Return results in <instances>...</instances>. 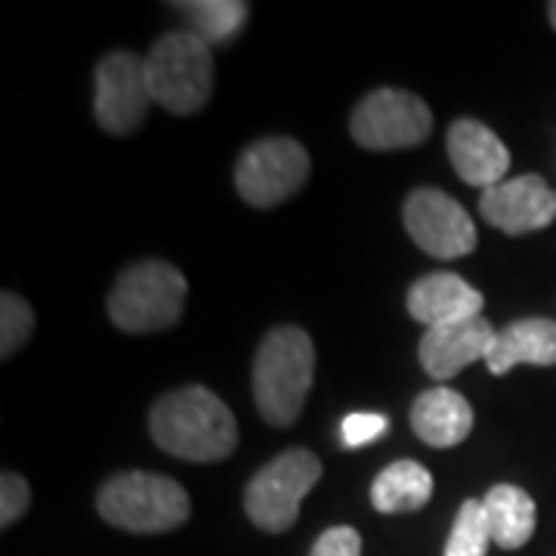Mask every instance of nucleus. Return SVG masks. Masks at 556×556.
<instances>
[{"instance_id":"nucleus-9","label":"nucleus","mask_w":556,"mask_h":556,"mask_svg":"<svg viewBox=\"0 0 556 556\" xmlns=\"http://www.w3.org/2000/svg\"><path fill=\"white\" fill-rule=\"evenodd\" d=\"M97 90H93V115L100 127L112 137H127L149 115L152 90L146 78V60L127 50L102 56L97 65Z\"/></svg>"},{"instance_id":"nucleus-14","label":"nucleus","mask_w":556,"mask_h":556,"mask_svg":"<svg viewBox=\"0 0 556 556\" xmlns=\"http://www.w3.org/2000/svg\"><path fill=\"white\" fill-rule=\"evenodd\" d=\"M482 303L485 300L477 288L455 273H430L417 278L405 298L408 316L427 328H442V325L482 316Z\"/></svg>"},{"instance_id":"nucleus-6","label":"nucleus","mask_w":556,"mask_h":556,"mask_svg":"<svg viewBox=\"0 0 556 556\" xmlns=\"http://www.w3.org/2000/svg\"><path fill=\"white\" fill-rule=\"evenodd\" d=\"M318 479L321 460L306 448H288L248 482L244 510L263 532H288L300 517V501L316 489Z\"/></svg>"},{"instance_id":"nucleus-18","label":"nucleus","mask_w":556,"mask_h":556,"mask_svg":"<svg viewBox=\"0 0 556 556\" xmlns=\"http://www.w3.org/2000/svg\"><path fill=\"white\" fill-rule=\"evenodd\" d=\"M433 497V473L417 460H393L371 482V504L380 514H415Z\"/></svg>"},{"instance_id":"nucleus-19","label":"nucleus","mask_w":556,"mask_h":556,"mask_svg":"<svg viewBox=\"0 0 556 556\" xmlns=\"http://www.w3.org/2000/svg\"><path fill=\"white\" fill-rule=\"evenodd\" d=\"M177 7L186 13V20L192 22V31L211 47L229 43L236 38L251 13L244 0H189Z\"/></svg>"},{"instance_id":"nucleus-1","label":"nucleus","mask_w":556,"mask_h":556,"mask_svg":"<svg viewBox=\"0 0 556 556\" xmlns=\"http://www.w3.org/2000/svg\"><path fill=\"white\" fill-rule=\"evenodd\" d=\"M149 433L161 452L192 464L226 460L239 445L232 408L199 383L161 396L149 415Z\"/></svg>"},{"instance_id":"nucleus-25","label":"nucleus","mask_w":556,"mask_h":556,"mask_svg":"<svg viewBox=\"0 0 556 556\" xmlns=\"http://www.w3.org/2000/svg\"><path fill=\"white\" fill-rule=\"evenodd\" d=\"M547 20H551V25H554V28H556V0H554V3H551V7H547Z\"/></svg>"},{"instance_id":"nucleus-11","label":"nucleus","mask_w":556,"mask_h":556,"mask_svg":"<svg viewBox=\"0 0 556 556\" xmlns=\"http://www.w3.org/2000/svg\"><path fill=\"white\" fill-rule=\"evenodd\" d=\"M479 211L489 226L507 236H529L556 219V189L538 174L504 179L479 195Z\"/></svg>"},{"instance_id":"nucleus-8","label":"nucleus","mask_w":556,"mask_h":556,"mask_svg":"<svg viewBox=\"0 0 556 556\" xmlns=\"http://www.w3.org/2000/svg\"><path fill=\"white\" fill-rule=\"evenodd\" d=\"M433 130L430 105L396 87H380L358 102L350 134L362 149L371 152H393V149H415Z\"/></svg>"},{"instance_id":"nucleus-20","label":"nucleus","mask_w":556,"mask_h":556,"mask_svg":"<svg viewBox=\"0 0 556 556\" xmlns=\"http://www.w3.org/2000/svg\"><path fill=\"white\" fill-rule=\"evenodd\" d=\"M489 519H485V507L482 501L470 497L460 504L457 510L455 526H452V535L445 544V556H485L489 554Z\"/></svg>"},{"instance_id":"nucleus-3","label":"nucleus","mask_w":556,"mask_h":556,"mask_svg":"<svg viewBox=\"0 0 556 556\" xmlns=\"http://www.w3.org/2000/svg\"><path fill=\"white\" fill-rule=\"evenodd\" d=\"M189 281L167 260H139L127 266L109 294V318L127 334L174 328L186 309Z\"/></svg>"},{"instance_id":"nucleus-13","label":"nucleus","mask_w":556,"mask_h":556,"mask_svg":"<svg viewBox=\"0 0 556 556\" xmlns=\"http://www.w3.org/2000/svg\"><path fill=\"white\" fill-rule=\"evenodd\" d=\"M448 159L455 174L467 186H482L492 189L497 182L507 179L510 170V152L507 146L501 142L492 127H485L482 121L473 118H457L448 127Z\"/></svg>"},{"instance_id":"nucleus-16","label":"nucleus","mask_w":556,"mask_h":556,"mask_svg":"<svg viewBox=\"0 0 556 556\" xmlns=\"http://www.w3.org/2000/svg\"><path fill=\"white\" fill-rule=\"evenodd\" d=\"M492 375H507L517 365H556V321L554 318H517L501 328L485 358Z\"/></svg>"},{"instance_id":"nucleus-4","label":"nucleus","mask_w":556,"mask_h":556,"mask_svg":"<svg viewBox=\"0 0 556 556\" xmlns=\"http://www.w3.org/2000/svg\"><path fill=\"white\" fill-rule=\"evenodd\" d=\"M97 510L115 529L137 535H161L179 529L192 514V504H189V492L177 479L130 470V473H115L102 485L97 495Z\"/></svg>"},{"instance_id":"nucleus-17","label":"nucleus","mask_w":556,"mask_h":556,"mask_svg":"<svg viewBox=\"0 0 556 556\" xmlns=\"http://www.w3.org/2000/svg\"><path fill=\"white\" fill-rule=\"evenodd\" d=\"M482 507H485L489 532L497 547L519 551L529 544V538L535 535L538 507L526 489L510 485V482H497L489 489V495L482 497Z\"/></svg>"},{"instance_id":"nucleus-22","label":"nucleus","mask_w":556,"mask_h":556,"mask_svg":"<svg viewBox=\"0 0 556 556\" xmlns=\"http://www.w3.org/2000/svg\"><path fill=\"white\" fill-rule=\"evenodd\" d=\"M28 504H31V489H28L25 477L7 470L0 477V526L10 529L28 510Z\"/></svg>"},{"instance_id":"nucleus-2","label":"nucleus","mask_w":556,"mask_h":556,"mask_svg":"<svg viewBox=\"0 0 556 556\" xmlns=\"http://www.w3.org/2000/svg\"><path fill=\"white\" fill-rule=\"evenodd\" d=\"M316 378V346L298 325L273 328L254 356V402L273 427H291Z\"/></svg>"},{"instance_id":"nucleus-10","label":"nucleus","mask_w":556,"mask_h":556,"mask_svg":"<svg viewBox=\"0 0 556 556\" xmlns=\"http://www.w3.org/2000/svg\"><path fill=\"white\" fill-rule=\"evenodd\" d=\"M402 223L420 251L437 260L467 257L477 248V226L470 214L460 207V201L445 195L442 189H415L405 207Z\"/></svg>"},{"instance_id":"nucleus-24","label":"nucleus","mask_w":556,"mask_h":556,"mask_svg":"<svg viewBox=\"0 0 556 556\" xmlns=\"http://www.w3.org/2000/svg\"><path fill=\"white\" fill-rule=\"evenodd\" d=\"M309 556H362V535L350 526H334L316 538Z\"/></svg>"},{"instance_id":"nucleus-21","label":"nucleus","mask_w":556,"mask_h":556,"mask_svg":"<svg viewBox=\"0 0 556 556\" xmlns=\"http://www.w3.org/2000/svg\"><path fill=\"white\" fill-rule=\"evenodd\" d=\"M35 331V309L13 291L0 294V356L10 358Z\"/></svg>"},{"instance_id":"nucleus-7","label":"nucleus","mask_w":556,"mask_h":556,"mask_svg":"<svg viewBox=\"0 0 556 556\" xmlns=\"http://www.w3.org/2000/svg\"><path fill=\"white\" fill-rule=\"evenodd\" d=\"M309 152L291 137L257 139L241 152L236 164V189L251 207L269 211L291 195H298L309 179Z\"/></svg>"},{"instance_id":"nucleus-5","label":"nucleus","mask_w":556,"mask_h":556,"mask_svg":"<svg viewBox=\"0 0 556 556\" xmlns=\"http://www.w3.org/2000/svg\"><path fill=\"white\" fill-rule=\"evenodd\" d=\"M152 100L170 115H199L214 93L211 43L195 31H167L146 56Z\"/></svg>"},{"instance_id":"nucleus-23","label":"nucleus","mask_w":556,"mask_h":556,"mask_svg":"<svg viewBox=\"0 0 556 556\" xmlns=\"http://www.w3.org/2000/svg\"><path fill=\"white\" fill-rule=\"evenodd\" d=\"M390 420L383 415H375V412H353V415L343 417L340 424V437H343V445L350 448H358V445H368L378 437L387 433Z\"/></svg>"},{"instance_id":"nucleus-15","label":"nucleus","mask_w":556,"mask_h":556,"mask_svg":"<svg viewBox=\"0 0 556 556\" xmlns=\"http://www.w3.org/2000/svg\"><path fill=\"white\" fill-rule=\"evenodd\" d=\"M412 427L433 448H455L473 430V408L452 387H433L412 405Z\"/></svg>"},{"instance_id":"nucleus-12","label":"nucleus","mask_w":556,"mask_h":556,"mask_svg":"<svg viewBox=\"0 0 556 556\" xmlns=\"http://www.w3.org/2000/svg\"><path fill=\"white\" fill-rule=\"evenodd\" d=\"M495 334L497 331L485 316L442 325V328H427V334L420 338V346H417V356L430 378L452 380L467 365L489 358Z\"/></svg>"}]
</instances>
